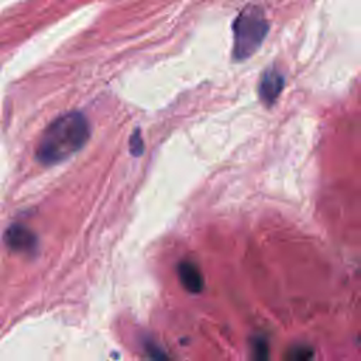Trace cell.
<instances>
[{
    "label": "cell",
    "instance_id": "6",
    "mask_svg": "<svg viewBox=\"0 0 361 361\" xmlns=\"http://www.w3.org/2000/svg\"><path fill=\"white\" fill-rule=\"evenodd\" d=\"M312 357H314V350L308 346H297L293 350H290V354H288V358L298 360V361L311 360Z\"/></svg>",
    "mask_w": 361,
    "mask_h": 361
},
{
    "label": "cell",
    "instance_id": "5",
    "mask_svg": "<svg viewBox=\"0 0 361 361\" xmlns=\"http://www.w3.org/2000/svg\"><path fill=\"white\" fill-rule=\"evenodd\" d=\"M178 277L185 290L191 294H200L205 288V279L196 264L182 261L178 264Z\"/></svg>",
    "mask_w": 361,
    "mask_h": 361
},
{
    "label": "cell",
    "instance_id": "4",
    "mask_svg": "<svg viewBox=\"0 0 361 361\" xmlns=\"http://www.w3.org/2000/svg\"><path fill=\"white\" fill-rule=\"evenodd\" d=\"M283 85H285V81L279 71L274 68L265 71V74L263 75L258 87V95L261 101L267 105H272L281 95Z\"/></svg>",
    "mask_w": 361,
    "mask_h": 361
},
{
    "label": "cell",
    "instance_id": "2",
    "mask_svg": "<svg viewBox=\"0 0 361 361\" xmlns=\"http://www.w3.org/2000/svg\"><path fill=\"white\" fill-rule=\"evenodd\" d=\"M268 33V22L263 9L247 6L233 24V57L243 61L250 58L263 44Z\"/></svg>",
    "mask_w": 361,
    "mask_h": 361
},
{
    "label": "cell",
    "instance_id": "7",
    "mask_svg": "<svg viewBox=\"0 0 361 361\" xmlns=\"http://www.w3.org/2000/svg\"><path fill=\"white\" fill-rule=\"evenodd\" d=\"M142 138L137 130V133L133 134L131 137V141H130V149H131V154L133 156H140L142 153Z\"/></svg>",
    "mask_w": 361,
    "mask_h": 361
},
{
    "label": "cell",
    "instance_id": "3",
    "mask_svg": "<svg viewBox=\"0 0 361 361\" xmlns=\"http://www.w3.org/2000/svg\"><path fill=\"white\" fill-rule=\"evenodd\" d=\"M9 250L22 254H34L38 249V240L33 230L22 225H10L3 236Z\"/></svg>",
    "mask_w": 361,
    "mask_h": 361
},
{
    "label": "cell",
    "instance_id": "1",
    "mask_svg": "<svg viewBox=\"0 0 361 361\" xmlns=\"http://www.w3.org/2000/svg\"><path fill=\"white\" fill-rule=\"evenodd\" d=\"M91 137V124L81 112H69L57 117L44 130L36 150L43 165H55L78 153Z\"/></svg>",
    "mask_w": 361,
    "mask_h": 361
}]
</instances>
